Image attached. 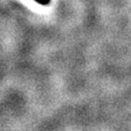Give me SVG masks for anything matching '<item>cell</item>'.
I'll list each match as a JSON object with an SVG mask.
<instances>
[{"mask_svg":"<svg viewBox=\"0 0 131 131\" xmlns=\"http://www.w3.org/2000/svg\"><path fill=\"white\" fill-rule=\"evenodd\" d=\"M34 1H36L37 3H39L41 5H48L51 3V0H34Z\"/></svg>","mask_w":131,"mask_h":131,"instance_id":"6da1fadb","label":"cell"}]
</instances>
